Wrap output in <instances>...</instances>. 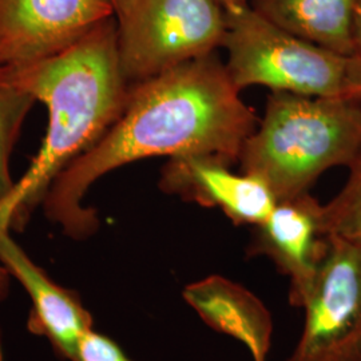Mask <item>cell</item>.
I'll return each instance as SVG.
<instances>
[{"instance_id":"6da1fadb","label":"cell","mask_w":361,"mask_h":361,"mask_svg":"<svg viewBox=\"0 0 361 361\" xmlns=\"http://www.w3.org/2000/svg\"><path fill=\"white\" fill-rule=\"evenodd\" d=\"M256 128L255 111L214 54L177 66L130 86L111 126L54 180L42 204L46 217L85 240L99 219L83 200L110 171L152 157L210 154L234 164Z\"/></svg>"},{"instance_id":"7a4b0ae2","label":"cell","mask_w":361,"mask_h":361,"mask_svg":"<svg viewBox=\"0 0 361 361\" xmlns=\"http://www.w3.org/2000/svg\"><path fill=\"white\" fill-rule=\"evenodd\" d=\"M13 68L37 102L47 107L49 123L30 168L0 201V235L19 229L43 204L54 180L111 126L130 90L119 65L116 16L65 51Z\"/></svg>"},{"instance_id":"3957f363","label":"cell","mask_w":361,"mask_h":361,"mask_svg":"<svg viewBox=\"0 0 361 361\" xmlns=\"http://www.w3.org/2000/svg\"><path fill=\"white\" fill-rule=\"evenodd\" d=\"M360 155V106L344 97L271 92L238 161L281 201L308 193L324 171L349 168Z\"/></svg>"},{"instance_id":"277c9868","label":"cell","mask_w":361,"mask_h":361,"mask_svg":"<svg viewBox=\"0 0 361 361\" xmlns=\"http://www.w3.org/2000/svg\"><path fill=\"white\" fill-rule=\"evenodd\" d=\"M226 70L234 86H267L273 92L344 97L349 58L271 23L249 4L225 8Z\"/></svg>"},{"instance_id":"5b68a950","label":"cell","mask_w":361,"mask_h":361,"mask_svg":"<svg viewBox=\"0 0 361 361\" xmlns=\"http://www.w3.org/2000/svg\"><path fill=\"white\" fill-rule=\"evenodd\" d=\"M118 55L129 86L214 54L226 32L217 0H134L116 18Z\"/></svg>"},{"instance_id":"8992f818","label":"cell","mask_w":361,"mask_h":361,"mask_svg":"<svg viewBox=\"0 0 361 361\" xmlns=\"http://www.w3.org/2000/svg\"><path fill=\"white\" fill-rule=\"evenodd\" d=\"M288 361H361V240L329 235Z\"/></svg>"},{"instance_id":"52a82bcc","label":"cell","mask_w":361,"mask_h":361,"mask_svg":"<svg viewBox=\"0 0 361 361\" xmlns=\"http://www.w3.org/2000/svg\"><path fill=\"white\" fill-rule=\"evenodd\" d=\"M113 16L110 0H0V66L49 59Z\"/></svg>"},{"instance_id":"ba28073f","label":"cell","mask_w":361,"mask_h":361,"mask_svg":"<svg viewBox=\"0 0 361 361\" xmlns=\"http://www.w3.org/2000/svg\"><path fill=\"white\" fill-rule=\"evenodd\" d=\"M329 244L323 205L310 193L277 201L255 226L249 255L265 256L289 279V302L302 307Z\"/></svg>"},{"instance_id":"9c48e42d","label":"cell","mask_w":361,"mask_h":361,"mask_svg":"<svg viewBox=\"0 0 361 361\" xmlns=\"http://www.w3.org/2000/svg\"><path fill=\"white\" fill-rule=\"evenodd\" d=\"M231 165L216 155L173 157L161 170L159 188L185 201L219 209L235 225L256 226L271 214L277 198L261 178L235 174Z\"/></svg>"},{"instance_id":"30bf717a","label":"cell","mask_w":361,"mask_h":361,"mask_svg":"<svg viewBox=\"0 0 361 361\" xmlns=\"http://www.w3.org/2000/svg\"><path fill=\"white\" fill-rule=\"evenodd\" d=\"M0 264L30 297L28 331L44 337L59 357L68 360L82 336L94 329L90 312L74 290L56 284L28 257L10 233L0 235Z\"/></svg>"},{"instance_id":"8fae6325","label":"cell","mask_w":361,"mask_h":361,"mask_svg":"<svg viewBox=\"0 0 361 361\" xmlns=\"http://www.w3.org/2000/svg\"><path fill=\"white\" fill-rule=\"evenodd\" d=\"M183 300L213 331L243 343L253 361L271 352V312L246 288L221 276H209L183 289Z\"/></svg>"},{"instance_id":"7c38bea8","label":"cell","mask_w":361,"mask_h":361,"mask_svg":"<svg viewBox=\"0 0 361 361\" xmlns=\"http://www.w3.org/2000/svg\"><path fill=\"white\" fill-rule=\"evenodd\" d=\"M259 15L326 50L353 55L357 0H252Z\"/></svg>"},{"instance_id":"4fadbf2b","label":"cell","mask_w":361,"mask_h":361,"mask_svg":"<svg viewBox=\"0 0 361 361\" xmlns=\"http://www.w3.org/2000/svg\"><path fill=\"white\" fill-rule=\"evenodd\" d=\"M37 99L18 80L13 67L0 66V201L13 189L10 161L28 111Z\"/></svg>"},{"instance_id":"5bb4252c","label":"cell","mask_w":361,"mask_h":361,"mask_svg":"<svg viewBox=\"0 0 361 361\" xmlns=\"http://www.w3.org/2000/svg\"><path fill=\"white\" fill-rule=\"evenodd\" d=\"M323 219L328 235L361 240V155L349 166L343 189L323 205Z\"/></svg>"},{"instance_id":"9a60e30c","label":"cell","mask_w":361,"mask_h":361,"mask_svg":"<svg viewBox=\"0 0 361 361\" xmlns=\"http://www.w3.org/2000/svg\"><path fill=\"white\" fill-rule=\"evenodd\" d=\"M68 361H134L110 337L94 329L82 336Z\"/></svg>"},{"instance_id":"2e32d148","label":"cell","mask_w":361,"mask_h":361,"mask_svg":"<svg viewBox=\"0 0 361 361\" xmlns=\"http://www.w3.org/2000/svg\"><path fill=\"white\" fill-rule=\"evenodd\" d=\"M344 98H348L361 107V56L349 58L348 77Z\"/></svg>"},{"instance_id":"e0dca14e","label":"cell","mask_w":361,"mask_h":361,"mask_svg":"<svg viewBox=\"0 0 361 361\" xmlns=\"http://www.w3.org/2000/svg\"><path fill=\"white\" fill-rule=\"evenodd\" d=\"M353 55L361 56V0H357L353 22Z\"/></svg>"},{"instance_id":"ac0fdd59","label":"cell","mask_w":361,"mask_h":361,"mask_svg":"<svg viewBox=\"0 0 361 361\" xmlns=\"http://www.w3.org/2000/svg\"><path fill=\"white\" fill-rule=\"evenodd\" d=\"M10 274L6 268L0 264V301L8 295L10 290Z\"/></svg>"},{"instance_id":"d6986e66","label":"cell","mask_w":361,"mask_h":361,"mask_svg":"<svg viewBox=\"0 0 361 361\" xmlns=\"http://www.w3.org/2000/svg\"><path fill=\"white\" fill-rule=\"evenodd\" d=\"M113 7H114V13L116 18H121L123 13H126L131 7V4L134 3V0H110Z\"/></svg>"},{"instance_id":"ffe728a7","label":"cell","mask_w":361,"mask_h":361,"mask_svg":"<svg viewBox=\"0 0 361 361\" xmlns=\"http://www.w3.org/2000/svg\"><path fill=\"white\" fill-rule=\"evenodd\" d=\"M219 4L224 7V8H228V7H233V6H238V4H244L247 3V0H217Z\"/></svg>"}]
</instances>
